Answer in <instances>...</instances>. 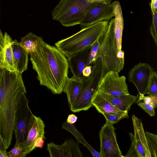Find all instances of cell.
I'll use <instances>...</instances> for the list:
<instances>
[{
  "instance_id": "obj_1",
  "label": "cell",
  "mask_w": 157,
  "mask_h": 157,
  "mask_svg": "<svg viewBox=\"0 0 157 157\" xmlns=\"http://www.w3.org/2000/svg\"><path fill=\"white\" fill-rule=\"evenodd\" d=\"M32 67L40 85L54 94H60L68 78L66 56L56 46L45 43L41 37L34 52L29 54Z\"/></svg>"
},
{
  "instance_id": "obj_2",
  "label": "cell",
  "mask_w": 157,
  "mask_h": 157,
  "mask_svg": "<svg viewBox=\"0 0 157 157\" xmlns=\"http://www.w3.org/2000/svg\"><path fill=\"white\" fill-rule=\"evenodd\" d=\"M22 74L2 69L0 83V134L6 149L10 145L19 98L26 93Z\"/></svg>"
},
{
  "instance_id": "obj_3",
  "label": "cell",
  "mask_w": 157,
  "mask_h": 157,
  "mask_svg": "<svg viewBox=\"0 0 157 157\" xmlns=\"http://www.w3.org/2000/svg\"><path fill=\"white\" fill-rule=\"evenodd\" d=\"M114 21L113 18L109 22L107 30L101 39L95 57V61L100 58L101 62V79L110 71L119 73L124 65V52L118 49L114 32Z\"/></svg>"
},
{
  "instance_id": "obj_4",
  "label": "cell",
  "mask_w": 157,
  "mask_h": 157,
  "mask_svg": "<svg viewBox=\"0 0 157 157\" xmlns=\"http://www.w3.org/2000/svg\"><path fill=\"white\" fill-rule=\"evenodd\" d=\"M109 21L93 24L74 34L55 43L56 46L67 57L82 48L100 39L107 30Z\"/></svg>"
},
{
  "instance_id": "obj_5",
  "label": "cell",
  "mask_w": 157,
  "mask_h": 157,
  "mask_svg": "<svg viewBox=\"0 0 157 157\" xmlns=\"http://www.w3.org/2000/svg\"><path fill=\"white\" fill-rule=\"evenodd\" d=\"M99 3L89 0H60L52 12V18L65 27L79 25L86 14Z\"/></svg>"
},
{
  "instance_id": "obj_6",
  "label": "cell",
  "mask_w": 157,
  "mask_h": 157,
  "mask_svg": "<svg viewBox=\"0 0 157 157\" xmlns=\"http://www.w3.org/2000/svg\"><path fill=\"white\" fill-rule=\"evenodd\" d=\"M102 66L98 58L92 66L91 72L87 77L81 78L82 84L76 99L70 107L73 112L86 111L93 106L92 100L97 92L101 79Z\"/></svg>"
},
{
  "instance_id": "obj_7",
  "label": "cell",
  "mask_w": 157,
  "mask_h": 157,
  "mask_svg": "<svg viewBox=\"0 0 157 157\" xmlns=\"http://www.w3.org/2000/svg\"><path fill=\"white\" fill-rule=\"evenodd\" d=\"M22 93L17 105L14 120V134L16 142L19 144L26 139L33 115L29 106V100Z\"/></svg>"
},
{
  "instance_id": "obj_8",
  "label": "cell",
  "mask_w": 157,
  "mask_h": 157,
  "mask_svg": "<svg viewBox=\"0 0 157 157\" xmlns=\"http://www.w3.org/2000/svg\"><path fill=\"white\" fill-rule=\"evenodd\" d=\"M132 120L134 134L129 133L132 144L124 157H151L141 121L134 115Z\"/></svg>"
},
{
  "instance_id": "obj_9",
  "label": "cell",
  "mask_w": 157,
  "mask_h": 157,
  "mask_svg": "<svg viewBox=\"0 0 157 157\" xmlns=\"http://www.w3.org/2000/svg\"><path fill=\"white\" fill-rule=\"evenodd\" d=\"M113 124L106 120L99 133L101 157H123L117 143Z\"/></svg>"
},
{
  "instance_id": "obj_10",
  "label": "cell",
  "mask_w": 157,
  "mask_h": 157,
  "mask_svg": "<svg viewBox=\"0 0 157 157\" xmlns=\"http://www.w3.org/2000/svg\"><path fill=\"white\" fill-rule=\"evenodd\" d=\"M126 78L120 76L116 71L106 73L100 82L97 91L111 95L118 96L129 94Z\"/></svg>"
},
{
  "instance_id": "obj_11",
  "label": "cell",
  "mask_w": 157,
  "mask_h": 157,
  "mask_svg": "<svg viewBox=\"0 0 157 157\" xmlns=\"http://www.w3.org/2000/svg\"><path fill=\"white\" fill-rule=\"evenodd\" d=\"M153 70L148 64L139 63L130 70L128 80L136 86L138 92V98L147 94L148 86Z\"/></svg>"
},
{
  "instance_id": "obj_12",
  "label": "cell",
  "mask_w": 157,
  "mask_h": 157,
  "mask_svg": "<svg viewBox=\"0 0 157 157\" xmlns=\"http://www.w3.org/2000/svg\"><path fill=\"white\" fill-rule=\"evenodd\" d=\"M114 17L111 0L107 3H99L85 14L80 25L82 28L103 21H109Z\"/></svg>"
},
{
  "instance_id": "obj_13",
  "label": "cell",
  "mask_w": 157,
  "mask_h": 157,
  "mask_svg": "<svg viewBox=\"0 0 157 157\" xmlns=\"http://www.w3.org/2000/svg\"><path fill=\"white\" fill-rule=\"evenodd\" d=\"M79 144L70 138L60 145L53 142L47 144V150L50 157H82Z\"/></svg>"
},
{
  "instance_id": "obj_14",
  "label": "cell",
  "mask_w": 157,
  "mask_h": 157,
  "mask_svg": "<svg viewBox=\"0 0 157 157\" xmlns=\"http://www.w3.org/2000/svg\"><path fill=\"white\" fill-rule=\"evenodd\" d=\"M45 124L41 118L33 115L27 139L24 142L19 144L21 150L26 155L34 150L33 143L37 138L41 137L45 139Z\"/></svg>"
},
{
  "instance_id": "obj_15",
  "label": "cell",
  "mask_w": 157,
  "mask_h": 157,
  "mask_svg": "<svg viewBox=\"0 0 157 157\" xmlns=\"http://www.w3.org/2000/svg\"><path fill=\"white\" fill-rule=\"evenodd\" d=\"M91 44L77 51L68 57L67 60L69 68L70 69L73 76L80 79L83 77L82 71L86 66Z\"/></svg>"
},
{
  "instance_id": "obj_16",
  "label": "cell",
  "mask_w": 157,
  "mask_h": 157,
  "mask_svg": "<svg viewBox=\"0 0 157 157\" xmlns=\"http://www.w3.org/2000/svg\"><path fill=\"white\" fill-rule=\"evenodd\" d=\"M4 35L3 47L0 52V68L11 72L16 71L12 46L13 40L6 33Z\"/></svg>"
},
{
  "instance_id": "obj_17",
  "label": "cell",
  "mask_w": 157,
  "mask_h": 157,
  "mask_svg": "<svg viewBox=\"0 0 157 157\" xmlns=\"http://www.w3.org/2000/svg\"><path fill=\"white\" fill-rule=\"evenodd\" d=\"M107 100L115 107L124 113H128L131 105L136 102L138 95L135 96L129 94L126 95L115 96L98 91Z\"/></svg>"
},
{
  "instance_id": "obj_18",
  "label": "cell",
  "mask_w": 157,
  "mask_h": 157,
  "mask_svg": "<svg viewBox=\"0 0 157 157\" xmlns=\"http://www.w3.org/2000/svg\"><path fill=\"white\" fill-rule=\"evenodd\" d=\"M114 14V32L118 49L122 48V36L124 28V21L120 4L116 1L111 3Z\"/></svg>"
},
{
  "instance_id": "obj_19",
  "label": "cell",
  "mask_w": 157,
  "mask_h": 157,
  "mask_svg": "<svg viewBox=\"0 0 157 157\" xmlns=\"http://www.w3.org/2000/svg\"><path fill=\"white\" fill-rule=\"evenodd\" d=\"M18 42L16 40H13L12 46L16 71L22 74L27 69L29 54Z\"/></svg>"
},
{
  "instance_id": "obj_20",
  "label": "cell",
  "mask_w": 157,
  "mask_h": 157,
  "mask_svg": "<svg viewBox=\"0 0 157 157\" xmlns=\"http://www.w3.org/2000/svg\"><path fill=\"white\" fill-rule=\"evenodd\" d=\"M92 104L97 111L101 114L107 113L128 115V113L122 112L115 107L97 91L92 99Z\"/></svg>"
},
{
  "instance_id": "obj_21",
  "label": "cell",
  "mask_w": 157,
  "mask_h": 157,
  "mask_svg": "<svg viewBox=\"0 0 157 157\" xmlns=\"http://www.w3.org/2000/svg\"><path fill=\"white\" fill-rule=\"evenodd\" d=\"M82 84L81 79L73 76L67 79L63 92L67 95L69 107L74 103L78 95Z\"/></svg>"
},
{
  "instance_id": "obj_22",
  "label": "cell",
  "mask_w": 157,
  "mask_h": 157,
  "mask_svg": "<svg viewBox=\"0 0 157 157\" xmlns=\"http://www.w3.org/2000/svg\"><path fill=\"white\" fill-rule=\"evenodd\" d=\"M63 128L71 133L75 138L78 142L84 145L89 150L93 156L101 157L99 153L90 145L84 138L82 134L79 132L73 124L67 123L66 121L63 124Z\"/></svg>"
},
{
  "instance_id": "obj_23",
  "label": "cell",
  "mask_w": 157,
  "mask_h": 157,
  "mask_svg": "<svg viewBox=\"0 0 157 157\" xmlns=\"http://www.w3.org/2000/svg\"><path fill=\"white\" fill-rule=\"evenodd\" d=\"M41 38L30 32L22 38L21 41L18 43L30 54L35 51Z\"/></svg>"
},
{
  "instance_id": "obj_24",
  "label": "cell",
  "mask_w": 157,
  "mask_h": 157,
  "mask_svg": "<svg viewBox=\"0 0 157 157\" xmlns=\"http://www.w3.org/2000/svg\"><path fill=\"white\" fill-rule=\"evenodd\" d=\"M147 94L157 103V74L153 71L151 73L147 87Z\"/></svg>"
},
{
  "instance_id": "obj_25",
  "label": "cell",
  "mask_w": 157,
  "mask_h": 157,
  "mask_svg": "<svg viewBox=\"0 0 157 157\" xmlns=\"http://www.w3.org/2000/svg\"><path fill=\"white\" fill-rule=\"evenodd\" d=\"M145 133L151 157H157V136L147 131Z\"/></svg>"
},
{
  "instance_id": "obj_26",
  "label": "cell",
  "mask_w": 157,
  "mask_h": 157,
  "mask_svg": "<svg viewBox=\"0 0 157 157\" xmlns=\"http://www.w3.org/2000/svg\"><path fill=\"white\" fill-rule=\"evenodd\" d=\"M100 39L97 40L91 45L87 60L86 66H92L96 61L95 57L100 44Z\"/></svg>"
},
{
  "instance_id": "obj_27",
  "label": "cell",
  "mask_w": 157,
  "mask_h": 157,
  "mask_svg": "<svg viewBox=\"0 0 157 157\" xmlns=\"http://www.w3.org/2000/svg\"><path fill=\"white\" fill-rule=\"evenodd\" d=\"M152 21L150 28V33L154 42L157 45V10L152 14Z\"/></svg>"
},
{
  "instance_id": "obj_28",
  "label": "cell",
  "mask_w": 157,
  "mask_h": 157,
  "mask_svg": "<svg viewBox=\"0 0 157 157\" xmlns=\"http://www.w3.org/2000/svg\"><path fill=\"white\" fill-rule=\"evenodd\" d=\"M136 102L139 106L150 116L155 115V108L150 104L145 102L142 99H138Z\"/></svg>"
},
{
  "instance_id": "obj_29",
  "label": "cell",
  "mask_w": 157,
  "mask_h": 157,
  "mask_svg": "<svg viewBox=\"0 0 157 157\" xmlns=\"http://www.w3.org/2000/svg\"><path fill=\"white\" fill-rule=\"evenodd\" d=\"M8 157H25L26 155L23 151L19 143L16 142L13 147L9 152H7Z\"/></svg>"
},
{
  "instance_id": "obj_30",
  "label": "cell",
  "mask_w": 157,
  "mask_h": 157,
  "mask_svg": "<svg viewBox=\"0 0 157 157\" xmlns=\"http://www.w3.org/2000/svg\"><path fill=\"white\" fill-rule=\"evenodd\" d=\"M106 120L112 124L117 123L121 119L128 117V115H121L116 113H103Z\"/></svg>"
},
{
  "instance_id": "obj_31",
  "label": "cell",
  "mask_w": 157,
  "mask_h": 157,
  "mask_svg": "<svg viewBox=\"0 0 157 157\" xmlns=\"http://www.w3.org/2000/svg\"><path fill=\"white\" fill-rule=\"evenodd\" d=\"M44 139L41 137L37 138L34 141L33 147L34 149L36 148H42L44 143Z\"/></svg>"
},
{
  "instance_id": "obj_32",
  "label": "cell",
  "mask_w": 157,
  "mask_h": 157,
  "mask_svg": "<svg viewBox=\"0 0 157 157\" xmlns=\"http://www.w3.org/2000/svg\"><path fill=\"white\" fill-rule=\"evenodd\" d=\"M91 71V66H86L82 71V76L84 77H88L90 74Z\"/></svg>"
},
{
  "instance_id": "obj_33",
  "label": "cell",
  "mask_w": 157,
  "mask_h": 157,
  "mask_svg": "<svg viewBox=\"0 0 157 157\" xmlns=\"http://www.w3.org/2000/svg\"><path fill=\"white\" fill-rule=\"evenodd\" d=\"M78 118L74 114L69 115L67 117V122L71 124H73L76 122Z\"/></svg>"
},
{
  "instance_id": "obj_34",
  "label": "cell",
  "mask_w": 157,
  "mask_h": 157,
  "mask_svg": "<svg viewBox=\"0 0 157 157\" xmlns=\"http://www.w3.org/2000/svg\"><path fill=\"white\" fill-rule=\"evenodd\" d=\"M150 6L152 14H154L157 8V0H151Z\"/></svg>"
},
{
  "instance_id": "obj_35",
  "label": "cell",
  "mask_w": 157,
  "mask_h": 157,
  "mask_svg": "<svg viewBox=\"0 0 157 157\" xmlns=\"http://www.w3.org/2000/svg\"><path fill=\"white\" fill-rule=\"evenodd\" d=\"M4 35L0 29V52L3 47Z\"/></svg>"
},
{
  "instance_id": "obj_36",
  "label": "cell",
  "mask_w": 157,
  "mask_h": 157,
  "mask_svg": "<svg viewBox=\"0 0 157 157\" xmlns=\"http://www.w3.org/2000/svg\"><path fill=\"white\" fill-rule=\"evenodd\" d=\"M0 150L4 151H6V149L5 146L2 139L0 134Z\"/></svg>"
},
{
  "instance_id": "obj_37",
  "label": "cell",
  "mask_w": 157,
  "mask_h": 157,
  "mask_svg": "<svg viewBox=\"0 0 157 157\" xmlns=\"http://www.w3.org/2000/svg\"><path fill=\"white\" fill-rule=\"evenodd\" d=\"M90 1L92 2H100L103 3H107L108 0H89Z\"/></svg>"
},
{
  "instance_id": "obj_38",
  "label": "cell",
  "mask_w": 157,
  "mask_h": 157,
  "mask_svg": "<svg viewBox=\"0 0 157 157\" xmlns=\"http://www.w3.org/2000/svg\"><path fill=\"white\" fill-rule=\"evenodd\" d=\"M0 157H8L7 152L0 150Z\"/></svg>"
},
{
  "instance_id": "obj_39",
  "label": "cell",
  "mask_w": 157,
  "mask_h": 157,
  "mask_svg": "<svg viewBox=\"0 0 157 157\" xmlns=\"http://www.w3.org/2000/svg\"><path fill=\"white\" fill-rule=\"evenodd\" d=\"M2 69L0 68V82H1V77H2Z\"/></svg>"
}]
</instances>
